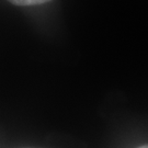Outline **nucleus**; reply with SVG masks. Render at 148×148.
<instances>
[{
	"instance_id": "obj_1",
	"label": "nucleus",
	"mask_w": 148,
	"mask_h": 148,
	"mask_svg": "<svg viewBox=\"0 0 148 148\" xmlns=\"http://www.w3.org/2000/svg\"><path fill=\"white\" fill-rule=\"evenodd\" d=\"M11 3L16 5H42L45 2H48L51 0H9Z\"/></svg>"
},
{
	"instance_id": "obj_2",
	"label": "nucleus",
	"mask_w": 148,
	"mask_h": 148,
	"mask_svg": "<svg viewBox=\"0 0 148 148\" xmlns=\"http://www.w3.org/2000/svg\"><path fill=\"white\" fill-rule=\"evenodd\" d=\"M138 148H148V145H144V146H140V147Z\"/></svg>"
}]
</instances>
